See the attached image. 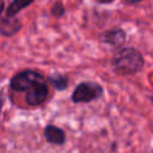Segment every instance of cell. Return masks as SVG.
<instances>
[{"instance_id": "6da1fadb", "label": "cell", "mask_w": 153, "mask_h": 153, "mask_svg": "<svg viewBox=\"0 0 153 153\" xmlns=\"http://www.w3.org/2000/svg\"><path fill=\"white\" fill-rule=\"evenodd\" d=\"M143 59L134 48H124L117 51L112 59L114 69L121 74H131L141 69Z\"/></svg>"}, {"instance_id": "7a4b0ae2", "label": "cell", "mask_w": 153, "mask_h": 153, "mask_svg": "<svg viewBox=\"0 0 153 153\" xmlns=\"http://www.w3.org/2000/svg\"><path fill=\"white\" fill-rule=\"evenodd\" d=\"M42 82H45V81L41 74L33 71H25L13 76V79L11 80V87L14 91L29 92Z\"/></svg>"}, {"instance_id": "3957f363", "label": "cell", "mask_w": 153, "mask_h": 153, "mask_svg": "<svg viewBox=\"0 0 153 153\" xmlns=\"http://www.w3.org/2000/svg\"><path fill=\"white\" fill-rule=\"evenodd\" d=\"M102 94V87L93 82H82L76 86V88L73 92V102L80 103V102H90L96 98H98Z\"/></svg>"}, {"instance_id": "277c9868", "label": "cell", "mask_w": 153, "mask_h": 153, "mask_svg": "<svg viewBox=\"0 0 153 153\" xmlns=\"http://www.w3.org/2000/svg\"><path fill=\"white\" fill-rule=\"evenodd\" d=\"M47 96H48V86L45 82H43V84H39L38 86H36L35 88H32L31 91L26 92L25 100L29 105L36 106V105L42 104L45 100Z\"/></svg>"}, {"instance_id": "5b68a950", "label": "cell", "mask_w": 153, "mask_h": 153, "mask_svg": "<svg viewBox=\"0 0 153 153\" xmlns=\"http://www.w3.org/2000/svg\"><path fill=\"white\" fill-rule=\"evenodd\" d=\"M44 135L47 137V140L51 143H56V145H61L65 141V134L63 131L55 127V126H48L44 130Z\"/></svg>"}, {"instance_id": "8992f818", "label": "cell", "mask_w": 153, "mask_h": 153, "mask_svg": "<svg viewBox=\"0 0 153 153\" xmlns=\"http://www.w3.org/2000/svg\"><path fill=\"white\" fill-rule=\"evenodd\" d=\"M124 38H126V33L121 29H115V30L108 31L103 36V41L109 44H112V45H121L124 42Z\"/></svg>"}, {"instance_id": "52a82bcc", "label": "cell", "mask_w": 153, "mask_h": 153, "mask_svg": "<svg viewBox=\"0 0 153 153\" xmlns=\"http://www.w3.org/2000/svg\"><path fill=\"white\" fill-rule=\"evenodd\" d=\"M33 0H14L7 8V17H12L17 14L22 8L29 6Z\"/></svg>"}, {"instance_id": "ba28073f", "label": "cell", "mask_w": 153, "mask_h": 153, "mask_svg": "<svg viewBox=\"0 0 153 153\" xmlns=\"http://www.w3.org/2000/svg\"><path fill=\"white\" fill-rule=\"evenodd\" d=\"M49 80L51 81V84L59 88V90H62V88H66L67 87V79L65 76H61V75H55V76H50Z\"/></svg>"}, {"instance_id": "9c48e42d", "label": "cell", "mask_w": 153, "mask_h": 153, "mask_svg": "<svg viewBox=\"0 0 153 153\" xmlns=\"http://www.w3.org/2000/svg\"><path fill=\"white\" fill-rule=\"evenodd\" d=\"M98 2H102V4H109V2H112L114 0H97Z\"/></svg>"}, {"instance_id": "30bf717a", "label": "cell", "mask_w": 153, "mask_h": 153, "mask_svg": "<svg viewBox=\"0 0 153 153\" xmlns=\"http://www.w3.org/2000/svg\"><path fill=\"white\" fill-rule=\"evenodd\" d=\"M127 2H130V4H135V2H140L141 0H126Z\"/></svg>"}, {"instance_id": "8fae6325", "label": "cell", "mask_w": 153, "mask_h": 153, "mask_svg": "<svg viewBox=\"0 0 153 153\" xmlns=\"http://www.w3.org/2000/svg\"><path fill=\"white\" fill-rule=\"evenodd\" d=\"M2 8H4V4H2V1L0 0V13L2 12Z\"/></svg>"}]
</instances>
